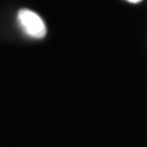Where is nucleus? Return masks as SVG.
<instances>
[{
	"label": "nucleus",
	"instance_id": "1",
	"mask_svg": "<svg viewBox=\"0 0 147 147\" xmlns=\"http://www.w3.org/2000/svg\"><path fill=\"white\" fill-rule=\"evenodd\" d=\"M18 21L22 30L29 37L33 38H44L47 36V26L41 16L30 10H21L18 12Z\"/></svg>",
	"mask_w": 147,
	"mask_h": 147
},
{
	"label": "nucleus",
	"instance_id": "2",
	"mask_svg": "<svg viewBox=\"0 0 147 147\" xmlns=\"http://www.w3.org/2000/svg\"><path fill=\"white\" fill-rule=\"evenodd\" d=\"M128 1H131V3H139V1H142V0H128Z\"/></svg>",
	"mask_w": 147,
	"mask_h": 147
}]
</instances>
